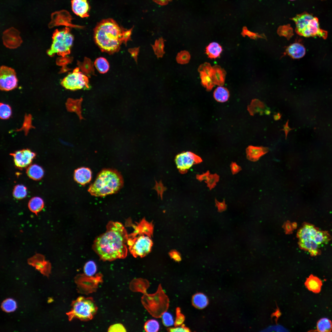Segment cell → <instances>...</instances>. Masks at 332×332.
Listing matches in <instances>:
<instances>
[{
    "instance_id": "3957f363",
    "label": "cell",
    "mask_w": 332,
    "mask_h": 332,
    "mask_svg": "<svg viewBox=\"0 0 332 332\" xmlns=\"http://www.w3.org/2000/svg\"><path fill=\"white\" fill-rule=\"evenodd\" d=\"M153 226L144 219L135 227L134 230L128 235L127 245L130 253L135 258L143 257L151 251Z\"/></svg>"
},
{
    "instance_id": "30bf717a",
    "label": "cell",
    "mask_w": 332,
    "mask_h": 332,
    "mask_svg": "<svg viewBox=\"0 0 332 332\" xmlns=\"http://www.w3.org/2000/svg\"><path fill=\"white\" fill-rule=\"evenodd\" d=\"M88 77L75 68L72 73H69L61 81V85L67 89L72 90L89 88Z\"/></svg>"
},
{
    "instance_id": "74e56055",
    "label": "cell",
    "mask_w": 332,
    "mask_h": 332,
    "mask_svg": "<svg viewBox=\"0 0 332 332\" xmlns=\"http://www.w3.org/2000/svg\"><path fill=\"white\" fill-rule=\"evenodd\" d=\"M176 316L174 322V326H179L182 325L184 321L185 318L184 316L181 314L179 308L177 307L176 310Z\"/></svg>"
},
{
    "instance_id": "ba28073f",
    "label": "cell",
    "mask_w": 332,
    "mask_h": 332,
    "mask_svg": "<svg viewBox=\"0 0 332 332\" xmlns=\"http://www.w3.org/2000/svg\"><path fill=\"white\" fill-rule=\"evenodd\" d=\"M52 39L51 47L47 51L49 56L52 57L57 53L64 57L70 53L73 37L68 28L61 30H56L53 34Z\"/></svg>"
},
{
    "instance_id": "e0dca14e",
    "label": "cell",
    "mask_w": 332,
    "mask_h": 332,
    "mask_svg": "<svg viewBox=\"0 0 332 332\" xmlns=\"http://www.w3.org/2000/svg\"><path fill=\"white\" fill-rule=\"evenodd\" d=\"M213 67V72L211 78L215 85L223 86L225 82L226 73L220 66L215 65Z\"/></svg>"
},
{
    "instance_id": "d6a6232c",
    "label": "cell",
    "mask_w": 332,
    "mask_h": 332,
    "mask_svg": "<svg viewBox=\"0 0 332 332\" xmlns=\"http://www.w3.org/2000/svg\"><path fill=\"white\" fill-rule=\"evenodd\" d=\"M12 113L10 107L8 105L0 103V117L2 119L9 118Z\"/></svg>"
},
{
    "instance_id": "bcb514c9",
    "label": "cell",
    "mask_w": 332,
    "mask_h": 332,
    "mask_svg": "<svg viewBox=\"0 0 332 332\" xmlns=\"http://www.w3.org/2000/svg\"><path fill=\"white\" fill-rule=\"evenodd\" d=\"M172 253L173 254L172 255V257L173 259L177 261H179L181 260V258L179 253L175 251V253Z\"/></svg>"
},
{
    "instance_id": "9c48e42d",
    "label": "cell",
    "mask_w": 332,
    "mask_h": 332,
    "mask_svg": "<svg viewBox=\"0 0 332 332\" xmlns=\"http://www.w3.org/2000/svg\"><path fill=\"white\" fill-rule=\"evenodd\" d=\"M72 308L67 314L69 319L76 318L81 320L91 319L97 310V307L91 298L83 297L78 298L74 301Z\"/></svg>"
},
{
    "instance_id": "c3c4849f",
    "label": "cell",
    "mask_w": 332,
    "mask_h": 332,
    "mask_svg": "<svg viewBox=\"0 0 332 332\" xmlns=\"http://www.w3.org/2000/svg\"><path fill=\"white\" fill-rule=\"evenodd\" d=\"M281 117V115L279 113H278L277 114L274 115V118L275 120L277 121L280 119Z\"/></svg>"
},
{
    "instance_id": "603a6c76",
    "label": "cell",
    "mask_w": 332,
    "mask_h": 332,
    "mask_svg": "<svg viewBox=\"0 0 332 332\" xmlns=\"http://www.w3.org/2000/svg\"><path fill=\"white\" fill-rule=\"evenodd\" d=\"M213 96L215 99L217 101L223 102L228 100L229 97V93L226 88L219 86L215 90Z\"/></svg>"
},
{
    "instance_id": "2e32d148",
    "label": "cell",
    "mask_w": 332,
    "mask_h": 332,
    "mask_svg": "<svg viewBox=\"0 0 332 332\" xmlns=\"http://www.w3.org/2000/svg\"><path fill=\"white\" fill-rule=\"evenodd\" d=\"M268 148L263 147L249 146L246 149L247 156L252 161H256L263 155L267 153Z\"/></svg>"
},
{
    "instance_id": "9a60e30c",
    "label": "cell",
    "mask_w": 332,
    "mask_h": 332,
    "mask_svg": "<svg viewBox=\"0 0 332 332\" xmlns=\"http://www.w3.org/2000/svg\"><path fill=\"white\" fill-rule=\"evenodd\" d=\"M92 172L89 168L82 167L76 169L74 173V180L81 185H84L91 180Z\"/></svg>"
},
{
    "instance_id": "ee69618b",
    "label": "cell",
    "mask_w": 332,
    "mask_h": 332,
    "mask_svg": "<svg viewBox=\"0 0 332 332\" xmlns=\"http://www.w3.org/2000/svg\"><path fill=\"white\" fill-rule=\"evenodd\" d=\"M231 171L234 173L238 172L240 169V167L235 163L231 164Z\"/></svg>"
},
{
    "instance_id": "7bdbcfd3",
    "label": "cell",
    "mask_w": 332,
    "mask_h": 332,
    "mask_svg": "<svg viewBox=\"0 0 332 332\" xmlns=\"http://www.w3.org/2000/svg\"><path fill=\"white\" fill-rule=\"evenodd\" d=\"M288 122H289V121L288 120L287 121V122L286 124L285 125H284V126H283V129H281V130L284 131V132H285V136H286V137H285L286 139L287 138V135L288 134V132L290 131L291 130H292L293 129V128H290L289 127L288 125Z\"/></svg>"
},
{
    "instance_id": "44dd1931",
    "label": "cell",
    "mask_w": 332,
    "mask_h": 332,
    "mask_svg": "<svg viewBox=\"0 0 332 332\" xmlns=\"http://www.w3.org/2000/svg\"><path fill=\"white\" fill-rule=\"evenodd\" d=\"M222 50L221 46L219 44L213 42L206 47V53L209 58L215 59L220 56Z\"/></svg>"
},
{
    "instance_id": "7a4b0ae2",
    "label": "cell",
    "mask_w": 332,
    "mask_h": 332,
    "mask_svg": "<svg viewBox=\"0 0 332 332\" xmlns=\"http://www.w3.org/2000/svg\"><path fill=\"white\" fill-rule=\"evenodd\" d=\"M132 29L121 27L114 20L109 18L102 20L94 29V40L101 50L109 53L119 51L123 42L126 45L131 40Z\"/></svg>"
},
{
    "instance_id": "277c9868",
    "label": "cell",
    "mask_w": 332,
    "mask_h": 332,
    "mask_svg": "<svg viewBox=\"0 0 332 332\" xmlns=\"http://www.w3.org/2000/svg\"><path fill=\"white\" fill-rule=\"evenodd\" d=\"M123 183L122 177L117 171L105 168L98 173L88 191L93 196H104L117 192L122 187Z\"/></svg>"
},
{
    "instance_id": "8fae6325",
    "label": "cell",
    "mask_w": 332,
    "mask_h": 332,
    "mask_svg": "<svg viewBox=\"0 0 332 332\" xmlns=\"http://www.w3.org/2000/svg\"><path fill=\"white\" fill-rule=\"evenodd\" d=\"M18 79L14 70L9 67L2 65L0 69V88L1 90L9 91L16 88L18 85Z\"/></svg>"
},
{
    "instance_id": "484cf974",
    "label": "cell",
    "mask_w": 332,
    "mask_h": 332,
    "mask_svg": "<svg viewBox=\"0 0 332 332\" xmlns=\"http://www.w3.org/2000/svg\"><path fill=\"white\" fill-rule=\"evenodd\" d=\"M208 302L207 297L203 294H196L193 297V304L197 308L202 309L204 308L207 306Z\"/></svg>"
},
{
    "instance_id": "5bb4252c",
    "label": "cell",
    "mask_w": 332,
    "mask_h": 332,
    "mask_svg": "<svg viewBox=\"0 0 332 332\" xmlns=\"http://www.w3.org/2000/svg\"><path fill=\"white\" fill-rule=\"evenodd\" d=\"M71 7L76 15L82 18L89 17L90 7L87 0H72Z\"/></svg>"
},
{
    "instance_id": "7c38bea8",
    "label": "cell",
    "mask_w": 332,
    "mask_h": 332,
    "mask_svg": "<svg viewBox=\"0 0 332 332\" xmlns=\"http://www.w3.org/2000/svg\"><path fill=\"white\" fill-rule=\"evenodd\" d=\"M201 161L197 155L190 152H182L175 157V161L177 168L182 173H184L194 164Z\"/></svg>"
},
{
    "instance_id": "7dc6e473",
    "label": "cell",
    "mask_w": 332,
    "mask_h": 332,
    "mask_svg": "<svg viewBox=\"0 0 332 332\" xmlns=\"http://www.w3.org/2000/svg\"><path fill=\"white\" fill-rule=\"evenodd\" d=\"M216 177H214V176L208 178L209 179L208 180H208V181L209 182H208V184H209V186H211L214 185V183L215 182V181L216 180Z\"/></svg>"
},
{
    "instance_id": "681fc988",
    "label": "cell",
    "mask_w": 332,
    "mask_h": 332,
    "mask_svg": "<svg viewBox=\"0 0 332 332\" xmlns=\"http://www.w3.org/2000/svg\"><path fill=\"white\" fill-rule=\"evenodd\" d=\"M290 0L293 1V0Z\"/></svg>"
},
{
    "instance_id": "f1b7e54d",
    "label": "cell",
    "mask_w": 332,
    "mask_h": 332,
    "mask_svg": "<svg viewBox=\"0 0 332 332\" xmlns=\"http://www.w3.org/2000/svg\"><path fill=\"white\" fill-rule=\"evenodd\" d=\"M200 73L202 85L207 90H211L215 85L211 77L203 72Z\"/></svg>"
},
{
    "instance_id": "4dcf8cb0",
    "label": "cell",
    "mask_w": 332,
    "mask_h": 332,
    "mask_svg": "<svg viewBox=\"0 0 332 332\" xmlns=\"http://www.w3.org/2000/svg\"><path fill=\"white\" fill-rule=\"evenodd\" d=\"M27 194L26 188L22 185H17L14 188L13 191L14 197L17 199L25 198Z\"/></svg>"
},
{
    "instance_id": "cb8c5ba5",
    "label": "cell",
    "mask_w": 332,
    "mask_h": 332,
    "mask_svg": "<svg viewBox=\"0 0 332 332\" xmlns=\"http://www.w3.org/2000/svg\"><path fill=\"white\" fill-rule=\"evenodd\" d=\"M28 206L31 211L37 214L41 211L43 208L44 202L41 198L38 197H35L30 200Z\"/></svg>"
},
{
    "instance_id": "f35d334b",
    "label": "cell",
    "mask_w": 332,
    "mask_h": 332,
    "mask_svg": "<svg viewBox=\"0 0 332 332\" xmlns=\"http://www.w3.org/2000/svg\"><path fill=\"white\" fill-rule=\"evenodd\" d=\"M265 331L284 332L287 331L286 328L280 325L270 326L265 330Z\"/></svg>"
},
{
    "instance_id": "8d00e7d4",
    "label": "cell",
    "mask_w": 332,
    "mask_h": 332,
    "mask_svg": "<svg viewBox=\"0 0 332 332\" xmlns=\"http://www.w3.org/2000/svg\"><path fill=\"white\" fill-rule=\"evenodd\" d=\"M162 322L165 326H170L174 323L173 318L170 313L166 311L162 314Z\"/></svg>"
},
{
    "instance_id": "e575fe53",
    "label": "cell",
    "mask_w": 332,
    "mask_h": 332,
    "mask_svg": "<svg viewBox=\"0 0 332 332\" xmlns=\"http://www.w3.org/2000/svg\"><path fill=\"white\" fill-rule=\"evenodd\" d=\"M97 270L95 263L92 261L87 262L84 267V271L88 276H91L94 274Z\"/></svg>"
},
{
    "instance_id": "52a82bcc",
    "label": "cell",
    "mask_w": 332,
    "mask_h": 332,
    "mask_svg": "<svg viewBox=\"0 0 332 332\" xmlns=\"http://www.w3.org/2000/svg\"><path fill=\"white\" fill-rule=\"evenodd\" d=\"M295 22L298 34L305 37L319 36L326 38L327 32L321 29L318 18L312 15L304 13L293 19Z\"/></svg>"
},
{
    "instance_id": "7402d4cb",
    "label": "cell",
    "mask_w": 332,
    "mask_h": 332,
    "mask_svg": "<svg viewBox=\"0 0 332 332\" xmlns=\"http://www.w3.org/2000/svg\"><path fill=\"white\" fill-rule=\"evenodd\" d=\"M132 285L133 291L140 292L144 294L146 293L147 289L149 286L147 280L141 278L135 279L132 281Z\"/></svg>"
},
{
    "instance_id": "5b68a950",
    "label": "cell",
    "mask_w": 332,
    "mask_h": 332,
    "mask_svg": "<svg viewBox=\"0 0 332 332\" xmlns=\"http://www.w3.org/2000/svg\"><path fill=\"white\" fill-rule=\"evenodd\" d=\"M298 236L301 248L314 256L320 253L321 247L331 239L327 231L321 230L309 223L304 224L300 228Z\"/></svg>"
},
{
    "instance_id": "4316f807",
    "label": "cell",
    "mask_w": 332,
    "mask_h": 332,
    "mask_svg": "<svg viewBox=\"0 0 332 332\" xmlns=\"http://www.w3.org/2000/svg\"><path fill=\"white\" fill-rule=\"evenodd\" d=\"M94 64L97 70L101 73H105L109 70V63L104 57H99L97 58L95 61Z\"/></svg>"
},
{
    "instance_id": "d590c367",
    "label": "cell",
    "mask_w": 332,
    "mask_h": 332,
    "mask_svg": "<svg viewBox=\"0 0 332 332\" xmlns=\"http://www.w3.org/2000/svg\"><path fill=\"white\" fill-rule=\"evenodd\" d=\"M198 71L199 72H204L211 77L213 72V67L211 66L209 63L205 62L199 66L198 68Z\"/></svg>"
},
{
    "instance_id": "d4e9b609",
    "label": "cell",
    "mask_w": 332,
    "mask_h": 332,
    "mask_svg": "<svg viewBox=\"0 0 332 332\" xmlns=\"http://www.w3.org/2000/svg\"><path fill=\"white\" fill-rule=\"evenodd\" d=\"M317 331L320 332H329L332 330V322L326 318H322L317 322Z\"/></svg>"
},
{
    "instance_id": "4fadbf2b",
    "label": "cell",
    "mask_w": 332,
    "mask_h": 332,
    "mask_svg": "<svg viewBox=\"0 0 332 332\" xmlns=\"http://www.w3.org/2000/svg\"><path fill=\"white\" fill-rule=\"evenodd\" d=\"M14 158L15 165L22 169L30 166L36 156V154L28 149H25L10 154Z\"/></svg>"
},
{
    "instance_id": "ffe728a7",
    "label": "cell",
    "mask_w": 332,
    "mask_h": 332,
    "mask_svg": "<svg viewBox=\"0 0 332 332\" xmlns=\"http://www.w3.org/2000/svg\"><path fill=\"white\" fill-rule=\"evenodd\" d=\"M26 172L30 178L34 180L41 179L44 174L43 168L40 166L36 164L29 166L27 169Z\"/></svg>"
},
{
    "instance_id": "ac0fdd59",
    "label": "cell",
    "mask_w": 332,
    "mask_h": 332,
    "mask_svg": "<svg viewBox=\"0 0 332 332\" xmlns=\"http://www.w3.org/2000/svg\"><path fill=\"white\" fill-rule=\"evenodd\" d=\"M322 282L318 277L311 275L306 279L305 282V285L309 290L315 293L320 292Z\"/></svg>"
},
{
    "instance_id": "b9f144b4",
    "label": "cell",
    "mask_w": 332,
    "mask_h": 332,
    "mask_svg": "<svg viewBox=\"0 0 332 332\" xmlns=\"http://www.w3.org/2000/svg\"><path fill=\"white\" fill-rule=\"evenodd\" d=\"M216 206L217 207L218 211L222 212L224 211L226 208V206L224 202L219 203L216 202Z\"/></svg>"
},
{
    "instance_id": "60d3db41",
    "label": "cell",
    "mask_w": 332,
    "mask_h": 332,
    "mask_svg": "<svg viewBox=\"0 0 332 332\" xmlns=\"http://www.w3.org/2000/svg\"><path fill=\"white\" fill-rule=\"evenodd\" d=\"M139 48L140 47H135L129 49L128 50L136 63H137V56L139 51Z\"/></svg>"
},
{
    "instance_id": "6da1fadb",
    "label": "cell",
    "mask_w": 332,
    "mask_h": 332,
    "mask_svg": "<svg viewBox=\"0 0 332 332\" xmlns=\"http://www.w3.org/2000/svg\"><path fill=\"white\" fill-rule=\"evenodd\" d=\"M106 228V231L94 240L93 250L103 261L125 258L128 253V239L125 228L121 223L112 221L109 222Z\"/></svg>"
},
{
    "instance_id": "83f0119b",
    "label": "cell",
    "mask_w": 332,
    "mask_h": 332,
    "mask_svg": "<svg viewBox=\"0 0 332 332\" xmlns=\"http://www.w3.org/2000/svg\"><path fill=\"white\" fill-rule=\"evenodd\" d=\"M165 40L162 38L156 40L154 45H152L153 50L157 58L162 57L165 52L164 51Z\"/></svg>"
},
{
    "instance_id": "8992f818",
    "label": "cell",
    "mask_w": 332,
    "mask_h": 332,
    "mask_svg": "<svg viewBox=\"0 0 332 332\" xmlns=\"http://www.w3.org/2000/svg\"><path fill=\"white\" fill-rule=\"evenodd\" d=\"M141 302L148 311L152 316L156 318L161 317L166 312L169 305L167 296L160 284L156 291L153 294H144L141 298Z\"/></svg>"
},
{
    "instance_id": "1f68e13d",
    "label": "cell",
    "mask_w": 332,
    "mask_h": 332,
    "mask_svg": "<svg viewBox=\"0 0 332 332\" xmlns=\"http://www.w3.org/2000/svg\"><path fill=\"white\" fill-rule=\"evenodd\" d=\"M145 330L147 332H156L160 329V325L158 322L154 319H151L147 321L144 326Z\"/></svg>"
},
{
    "instance_id": "f6af8a7d",
    "label": "cell",
    "mask_w": 332,
    "mask_h": 332,
    "mask_svg": "<svg viewBox=\"0 0 332 332\" xmlns=\"http://www.w3.org/2000/svg\"><path fill=\"white\" fill-rule=\"evenodd\" d=\"M155 2L160 5H165L171 0H153Z\"/></svg>"
},
{
    "instance_id": "f546056e",
    "label": "cell",
    "mask_w": 332,
    "mask_h": 332,
    "mask_svg": "<svg viewBox=\"0 0 332 332\" xmlns=\"http://www.w3.org/2000/svg\"><path fill=\"white\" fill-rule=\"evenodd\" d=\"M1 308L6 312H10L14 311L17 308L16 302L12 298H7L2 303Z\"/></svg>"
},
{
    "instance_id": "d6986e66",
    "label": "cell",
    "mask_w": 332,
    "mask_h": 332,
    "mask_svg": "<svg viewBox=\"0 0 332 332\" xmlns=\"http://www.w3.org/2000/svg\"><path fill=\"white\" fill-rule=\"evenodd\" d=\"M288 54L294 59L302 57L305 55L306 49L301 44L295 43L290 45L287 49Z\"/></svg>"
},
{
    "instance_id": "ab89813d",
    "label": "cell",
    "mask_w": 332,
    "mask_h": 332,
    "mask_svg": "<svg viewBox=\"0 0 332 332\" xmlns=\"http://www.w3.org/2000/svg\"><path fill=\"white\" fill-rule=\"evenodd\" d=\"M167 330L168 331L171 332L190 331L189 329L183 325L180 326H176V327L168 328Z\"/></svg>"
},
{
    "instance_id": "836d02e7",
    "label": "cell",
    "mask_w": 332,
    "mask_h": 332,
    "mask_svg": "<svg viewBox=\"0 0 332 332\" xmlns=\"http://www.w3.org/2000/svg\"><path fill=\"white\" fill-rule=\"evenodd\" d=\"M191 56L189 53L186 50L182 51L179 53L176 57L177 62L180 64L188 63L189 61Z\"/></svg>"
}]
</instances>
